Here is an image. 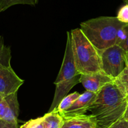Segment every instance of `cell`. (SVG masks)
I'll return each instance as SVG.
<instances>
[{
  "instance_id": "1",
  "label": "cell",
  "mask_w": 128,
  "mask_h": 128,
  "mask_svg": "<svg viewBox=\"0 0 128 128\" xmlns=\"http://www.w3.org/2000/svg\"><path fill=\"white\" fill-rule=\"evenodd\" d=\"M127 101L128 97L114 81L103 87L89 108L96 128H108L122 118Z\"/></svg>"
},
{
  "instance_id": "2",
  "label": "cell",
  "mask_w": 128,
  "mask_h": 128,
  "mask_svg": "<svg viewBox=\"0 0 128 128\" xmlns=\"http://www.w3.org/2000/svg\"><path fill=\"white\" fill-rule=\"evenodd\" d=\"M125 24L116 16H100L80 24V30L99 51L116 45L118 31Z\"/></svg>"
},
{
  "instance_id": "3",
  "label": "cell",
  "mask_w": 128,
  "mask_h": 128,
  "mask_svg": "<svg viewBox=\"0 0 128 128\" xmlns=\"http://www.w3.org/2000/svg\"><path fill=\"white\" fill-rule=\"evenodd\" d=\"M72 51L77 70L81 74L101 71L99 50L85 37L80 28L70 31Z\"/></svg>"
},
{
  "instance_id": "4",
  "label": "cell",
  "mask_w": 128,
  "mask_h": 128,
  "mask_svg": "<svg viewBox=\"0 0 128 128\" xmlns=\"http://www.w3.org/2000/svg\"><path fill=\"white\" fill-rule=\"evenodd\" d=\"M67 38L64 57L58 74L54 82L55 91L48 112H53L57 108L61 100L67 96L72 88L80 82L81 74L77 70L73 58L71 34L69 31H67Z\"/></svg>"
},
{
  "instance_id": "5",
  "label": "cell",
  "mask_w": 128,
  "mask_h": 128,
  "mask_svg": "<svg viewBox=\"0 0 128 128\" xmlns=\"http://www.w3.org/2000/svg\"><path fill=\"white\" fill-rule=\"evenodd\" d=\"M101 62V71L115 80L125 67L126 52L117 45L99 51Z\"/></svg>"
},
{
  "instance_id": "6",
  "label": "cell",
  "mask_w": 128,
  "mask_h": 128,
  "mask_svg": "<svg viewBox=\"0 0 128 128\" xmlns=\"http://www.w3.org/2000/svg\"><path fill=\"white\" fill-rule=\"evenodd\" d=\"M23 83V80L16 74L11 66H0V97L16 93Z\"/></svg>"
},
{
  "instance_id": "7",
  "label": "cell",
  "mask_w": 128,
  "mask_h": 128,
  "mask_svg": "<svg viewBox=\"0 0 128 128\" xmlns=\"http://www.w3.org/2000/svg\"><path fill=\"white\" fill-rule=\"evenodd\" d=\"M20 106L17 92L0 98V119L11 123L18 124Z\"/></svg>"
},
{
  "instance_id": "8",
  "label": "cell",
  "mask_w": 128,
  "mask_h": 128,
  "mask_svg": "<svg viewBox=\"0 0 128 128\" xmlns=\"http://www.w3.org/2000/svg\"><path fill=\"white\" fill-rule=\"evenodd\" d=\"M97 94L85 91L80 95L75 102L66 111L60 113L63 118L84 115L89 111V108L96 98Z\"/></svg>"
},
{
  "instance_id": "9",
  "label": "cell",
  "mask_w": 128,
  "mask_h": 128,
  "mask_svg": "<svg viewBox=\"0 0 128 128\" xmlns=\"http://www.w3.org/2000/svg\"><path fill=\"white\" fill-rule=\"evenodd\" d=\"M114 80L102 71L95 73L81 74L80 82L87 91L97 93L103 87Z\"/></svg>"
},
{
  "instance_id": "10",
  "label": "cell",
  "mask_w": 128,
  "mask_h": 128,
  "mask_svg": "<svg viewBox=\"0 0 128 128\" xmlns=\"http://www.w3.org/2000/svg\"><path fill=\"white\" fill-rule=\"evenodd\" d=\"M63 119L61 128H96L94 119L90 115H80Z\"/></svg>"
},
{
  "instance_id": "11",
  "label": "cell",
  "mask_w": 128,
  "mask_h": 128,
  "mask_svg": "<svg viewBox=\"0 0 128 128\" xmlns=\"http://www.w3.org/2000/svg\"><path fill=\"white\" fill-rule=\"evenodd\" d=\"M45 128H61L63 119L58 112H48L43 116Z\"/></svg>"
},
{
  "instance_id": "12",
  "label": "cell",
  "mask_w": 128,
  "mask_h": 128,
  "mask_svg": "<svg viewBox=\"0 0 128 128\" xmlns=\"http://www.w3.org/2000/svg\"><path fill=\"white\" fill-rule=\"evenodd\" d=\"M11 52L10 48L5 46L3 36H0V66L10 67L11 66Z\"/></svg>"
},
{
  "instance_id": "13",
  "label": "cell",
  "mask_w": 128,
  "mask_h": 128,
  "mask_svg": "<svg viewBox=\"0 0 128 128\" xmlns=\"http://www.w3.org/2000/svg\"><path fill=\"white\" fill-rule=\"evenodd\" d=\"M80 94H79L78 92H74L70 94H68L61 100L57 108L53 112L60 114L63 111H66L72 105V104L80 96Z\"/></svg>"
},
{
  "instance_id": "14",
  "label": "cell",
  "mask_w": 128,
  "mask_h": 128,
  "mask_svg": "<svg viewBox=\"0 0 128 128\" xmlns=\"http://www.w3.org/2000/svg\"><path fill=\"white\" fill-rule=\"evenodd\" d=\"M39 0H0V12L6 11L9 8L17 4H27L35 6Z\"/></svg>"
},
{
  "instance_id": "15",
  "label": "cell",
  "mask_w": 128,
  "mask_h": 128,
  "mask_svg": "<svg viewBox=\"0 0 128 128\" xmlns=\"http://www.w3.org/2000/svg\"><path fill=\"white\" fill-rule=\"evenodd\" d=\"M114 81L128 97V66H126Z\"/></svg>"
},
{
  "instance_id": "16",
  "label": "cell",
  "mask_w": 128,
  "mask_h": 128,
  "mask_svg": "<svg viewBox=\"0 0 128 128\" xmlns=\"http://www.w3.org/2000/svg\"><path fill=\"white\" fill-rule=\"evenodd\" d=\"M20 128H45L43 118H38L35 120H30L22 125Z\"/></svg>"
},
{
  "instance_id": "17",
  "label": "cell",
  "mask_w": 128,
  "mask_h": 128,
  "mask_svg": "<svg viewBox=\"0 0 128 128\" xmlns=\"http://www.w3.org/2000/svg\"><path fill=\"white\" fill-rule=\"evenodd\" d=\"M117 19L124 24H128V4L123 5L118 11Z\"/></svg>"
},
{
  "instance_id": "18",
  "label": "cell",
  "mask_w": 128,
  "mask_h": 128,
  "mask_svg": "<svg viewBox=\"0 0 128 128\" xmlns=\"http://www.w3.org/2000/svg\"><path fill=\"white\" fill-rule=\"evenodd\" d=\"M108 128H128V121L122 118Z\"/></svg>"
},
{
  "instance_id": "19",
  "label": "cell",
  "mask_w": 128,
  "mask_h": 128,
  "mask_svg": "<svg viewBox=\"0 0 128 128\" xmlns=\"http://www.w3.org/2000/svg\"><path fill=\"white\" fill-rule=\"evenodd\" d=\"M0 128H18V124L11 123L0 119Z\"/></svg>"
},
{
  "instance_id": "20",
  "label": "cell",
  "mask_w": 128,
  "mask_h": 128,
  "mask_svg": "<svg viewBox=\"0 0 128 128\" xmlns=\"http://www.w3.org/2000/svg\"><path fill=\"white\" fill-rule=\"evenodd\" d=\"M125 28H126L127 31V36L125 38V39L124 40V41L123 42H122L119 45V46H120L122 50H124L125 52H128V24H126V26H125Z\"/></svg>"
},
{
  "instance_id": "21",
  "label": "cell",
  "mask_w": 128,
  "mask_h": 128,
  "mask_svg": "<svg viewBox=\"0 0 128 128\" xmlns=\"http://www.w3.org/2000/svg\"><path fill=\"white\" fill-rule=\"evenodd\" d=\"M123 118L124 120H125L126 121H128V101H127V104L126 109H125V112H124V114L123 116Z\"/></svg>"
},
{
  "instance_id": "22",
  "label": "cell",
  "mask_w": 128,
  "mask_h": 128,
  "mask_svg": "<svg viewBox=\"0 0 128 128\" xmlns=\"http://www.w3.org/2000/svg\"><path fill=\"white\" fill-rule=\"evenodd\" d=\"M128 66V52H126V57H125V66Z\"/></svg>"
},
{
  "instance_id": "23",
  "label": "cell",
  "mask_w": 128,
  "mask_h": 128,
  "mask_svg": "<svg viewBox=\"0 0 128 128\" xmlns=\"http://www.w3.org/2000/svg\"><path fill=\"white\" fill-rule=\"evenodd\" d=\"M122 1H124V3L127 4H128V0H122Z\"/></svg>"
},
{
  "instance_id": "24",
  "label": "cell",
  "mask_w": 128,
  "mask_h": 128,
  "mask_svg": "<svg viewBox=\"0 0 128 128\" xmlns=\"http://www.w3.org/2000/svg\"><path fill=\"white\" fill-rule=\"evenodd\" d=\"M0 98H1V97H0Z\"/></svg>"
}]
</instances>
